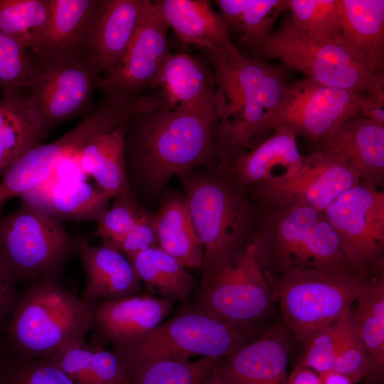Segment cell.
<instances>
[{
  "mask_svg": "<svg viewBox=\"0 0 384 384\" xmlns=\"http://www.w3.org/2000/svg\"><path fill=\"white\" fill-rule=\"evenodd\" d=\"M247 48L257 59H277L288 70H297L323 85L365 95L384 92V74L371 72L335 40L301 31L289 17Z\"/></svg>",
  "mask_w": 384,
  "mask_h": 384,
  "instance_id": "cell-7",
  "label": "cell"
},
{
  "mask_svg": "<svg viewBox=\"0 0 384 384\" xmlns=\"http://www.w3.org/2000/svg\"><path fill=\"white\" fill-rule=\"evenodd\" d=\"M284 0H244L233 26L242 33V43L249 48L267 37L279 15L284 11Z\"/></svg>",
  "mask_w": 384,
  "mask_h": 384,
  "instance_id": "cell-40",
  "label": "cell"
},
{
  "mask_svg": "<svg viewBox=\"0 0 384 384\" xmlns=\"http://www.w3.org/2000/svg\"><path fill=\"white\" fill-rule=\"evenodd\" d=\"M50 0H0V31L35 53L47 32Z\"/></svg>",
  "mask_w": 384,
  "mask_h": 384,
  "instance_id": "cell-33",
  "label": "cell"
},
{
  "mask_svg": "<svg viewBox=\"0 0 384 384\" xmlns=\"http://www.w3.org/2000/svg\"><path fill=\"white\" fill-rule=\"evenodd\" d=\"M287 70L275 65L243 96L234 121L220 119L218 143L223 166L228 168L238 154L252 148L265 115L278 103L289 84Z\"/></svg>",
  "mask_w": 384,
  "mask_h": 384,
  "instance_id": "cell-20",
  "label": "cell"
},
{
  "mask_svg": "<svg viewBox=\"0 0 384 384\" xmlns=\"http://www.w3.org/2000/svg\"><path fill=\"white\" fill-rule=\"evenodd\" d=\"M360 178L341 157L315 150L294 172L272 177L245 190L262 207L306 205L324 211Z\"/></svg>",
  "mask_w": 384,
  "mask_h": 384,
  "instance_id": "cell-12",
  "label": "cell"
},
{
  "mask_svg": "<svg viewBox=\"0 0 384 384\" xmlns=\"http://www.w3.org/2000/svg\"><path fill=\"white\" fill-rule=\"evenodd\" d=\"M113 203L98 220L96 234L102 243L114 247L137 221L143 209L134 193L115 197Z\"/></svg>",
  "mask_w": 384,
  "mask_h": 384,
  "instance_id": "cell-41",
  "label": "cell"
},
{
  "mask_svg": "<svg viewBox=\"0 0 384 384\" xmlns=\"http://www.w3.org/2000/svg\"><path fill=\"white\" fill-rule=\"evenodd\" d=\"M100 78L86 60H33L23 105L41 140L89 107Z\"/></svg>",
  "mask_w": 384,
  "mask_h": 384,
  "instance_id": "cell-10",
  "label": "cell"
},
{
  "mask_svg": "<svg viewBox=\"0 0 384 384\" xmlns=\"http://www.w3.org/2000/svg\"><path fill=\"white\" fill-rule=\"evenodd\" d=\"M149 0H101L88 37L86 60L103 76L118 64L139 27Z\"/></svg>",
  "mask_w": 384,
  "mask_h": 384,
  "instance_id": "cell-18",
  "label": "cell"
},
{
  "mask_svg": "<svg viewBox=\"0 0 384 384\" xmlns=\"http://www.w3.org/2000/svg\"><path fill=\"white\" fill-rule=\"evenodd\" d=\"M297 138L290 129H277L252 148L238 154L228 168L233 181L245 191L272 177L296 171L304 158Z\"/></svg>",
  "mask_w": 384,
  "mask_h": 384,
  "instance_id": "cell-26",
  "label": "cell"
},
{
  "mask_svg": "<svg viewBox=\"0 0 384 384\" xmlns=\"http://www.w3.org/2000/svg\"><path fill=\"white\" fill-rule=\"evenodd\" d=\"M352 309L366 348L370 382L380 381L384 368V274L356 300Z\"/></svg>",
  "mask_w": 384,
  "mask_h": 384,
  "instance_id": "cell-32",
  "label": "cell"
},
{
  "mask_svg": "<svg viewBox=\"0 0 384 384\" xmlns=\"http://www.w3.org/2000/svg\"><path fill=\"white\" fill-rule=\"evenodd\" d=\"M287 384H320V382L318 373L298 365L287 378Z\"/></svg>",
  "mask_w": 384,
  "mask_h": 384,
  "instance_id": "cell-46",
  "label": "cell"
},
{
  "mask_svg": "<svg viewBox=\"0 0 384 384\" xmlns=\"http://www.w3.org/2000/svg\"><path fill=\"white\" fill-rule=\"evenodd\" d=\"M172 308V301L149 293L105 300L95 308L90 344L117 347L132 341L163 322Z\"/></svg>",
  "mask_w": 384,
  "mask_h": 384,
  "instance_id": "cell-17",
  "label": "cell"
},
{
  "mask_svg": "<svg viewBox=\"0 0 384 384\" xmlns=\"http://www.w3.org/2000/svg\"><path fill=\"white\" fill-rule=\"evenodd\" d=\"M26 48L0 31V89L3 97L27 90L33 70V60Z\"/></svg>",
  "mask_w": 384,
  "mask_h": 384,
  "instance_id": "cell-39",
  "label": "cell"
},
{
  "mask_svg": "<svg viewBox=\"0 0 384 384\" xmlns=\"http://www.w3.org/2000/svg\"><path fill=\"white\" fill-rule=\"evenodd\" d=\"M287 327L276 324L220 361L217 370L233 384H287Z\"/></svg>",
  "mask_w": 384,
  "mask_h": 384,
  "instance_id": "cell-21",
  "label": "cell"
},
{
  "mask_svg": "<svg viewBox=\"0 0 384 384\" xmlns=\"http://www.w3.org/2000/svg\"><path fill=\"white\" fill-rule=\"evenodd\" d=\"M365 96L306 78L294 81L287 85L278 103L265 115L256 139L285 128L315 145L340 122L358 116Z\"/></svg>",
  "mask_w": 384,
  "mask_h": 384,
  "instance_id": "cell-11",
  "label": "cell"
},
{
  "mask_svg": "<svg viewBox=\"0 0 384 384\" xmlns=\"http://www.w3.org/2000/svg\"><path fill=\"white\" fill-rule=\"evenodd\" d=\"M343 159L361 182L379 188L384 183V125L362 117L340 122L315 144Z\"/></svg>",
  "mask_w": 384,
  "mask_h": 384,
  "instance_id": "cell-19",
  "label": "cell"
},
{
  "mask_svg": "<svg viewBox=\"0 0 384 384\" xmlns=\"http://www.w3.org/2000/svg\"><path fill=\"white\" fill-rule=\"evenodd\" d=\"M1 351H0V365H1Z\"/></svg>",
  "mask_w": 384,
  "mask_h": 384,
  "instance_id": "cell-49",
  "label": "cell"
},
{
  "mask_svg": "<svg viewBox=\"0 0 384 384\" xmlns=\"http://www.w3.org/2000/svg\"><path fill=\"white\" fill-rule=\"evenodd\" d=\"M156 216L157 246L185 267L201 268L203 250L185 195L169 193Z\"/></svg>",
  "mask_w": 384,
  "mask_h": 384,
  "instance_id": "cell-29",
  "label": "cell"
},
{
  "mask_svg": "<svg viewBox=\"0 0 384 384\" xmlns=\"http://www.w3.org/2000/svg\"><path fill=\"white\" fill-rule=\"evenodd\" d=\"M336 324L323 329L311 339L304 348L305 352L299 365L312 368L318 374L332 369L336 357Z\"/></svg>",
  "mask_w": 384,
  "mask_h": 384,
  "instance_id": "cell-42",
  "label": "cell"
},
{
  "mask_svg": "<svg viewBox=\"0 0 384 384\" xmlns=\"http://www.w3.org/2000/svg\"><path fill=\"white\" fill-rule=\"evenodd\" d=\"M264 274L273 302L280 306L286 326L305 348L316 334L351 311L356 299L375 283L384 271H305L280 276Z\"/></svg>",
  "mask_w": 384,
  "mask_h": 384,
  "instance_id": "cell-5",
  "label": "cell"
},
{
  "mask_svg": "<svg viewBox=\"0 0 384 384\" xmlns=\"http://www.w3.org/2000/svg\"><path fill=\"white\" fill-rule=\"evenodd\" d=\"M336 357L331 370L347 377L353 384L366 378L368 362L352 310L336 324Z\"/></svg>",
  "mask_w": 384,
  "mask_h": 384,
  "instance_id": "cell-37",
  "label": "cell"
},
{
  "mask_svg": "<svg viewBox=\"0 0 384 384\" xmlns=\"http://www.w3.org/2000/svg\"><path fill=\"white\" fill-rule=\"evenodd\" d=\"M49 358L74 384H128L117 356L85 341L68 344Z\"/></svg>",
  "mask_w": 384,
  "mask_h": 384,
  "instance_id": "cell-30",
  "label": "cell"
},
{
  "mask_svg": "<svg viewBox=\"0 0 384 384\" xmlns=\"http://www.w3.org/2000/svg\"><path fill=\"white\" fill-rule=\"evenodd\" d=\"M156 246V214L142 210L133 228L114 248L129 259L140 252Z\"/></svg>",
  "mask_w": 384,
  "mask_h": 384,
  "instance_id": "cell-43",
  "label": "cell"
},
{
  "mask_svg": "<svg viewBox=\"0 0 384 384\" xmlns=\"http://www.w3.org/2000/svg\"><path fill=\"white\" fill-rule=\"evenodd\" d=\"M292 24L317 38L335 39L338 33L337 0H284Z\"/></svg>",
  "mask_w": 384,
  "mask_h": 384,
  "instance_id": "cell-36",
  "label": "cell"
},
{
  "mask_svg": "<svg viewBox=\"0 0 384 384\" xmlns=\"http://www.w3.org/2000/svg\"><path fill=\"white\" fill-rule=\"evenodd\" d=\"M220 118L186 108L161 107L126 121L124 157L160 188L173 176L221 164L218 143Z\"/></svg>",
  "mask_w": 384,
  "mask_h": 384,
  "instance_id": "cell-1",
  "label": "cell"
},
{
  "mask_svg": "<svg viewBox=\"0 0 384 384\" xmlns=\"http://www.w3.org/2000/svg\"><path fill=\"white\" fill-rule=\"evenodd\" d=\"M323 212L355 269L383 270V191L360 182L341 193Z\"/></svg>",
  "mask_w": 384,
  "mask_h": 384,
  "instance_id": "cell-14",
  "label": "cell"
},
{
  "mask_svg": "<svg viewBox=\"0 0 384 384\" xmlns=\"http://www.w3.org/2000/svg\"><path fill=\"white\" fill-rule=\"evenodd\" d=\"M169 28L186 43L203 50H220L231 57L242 55L233 44L229 26L206 0L155 1Z\"/></svg>",
  "mask_w": 384,
  "mask_h": 384,
  "instance_id": "cell-24",
  "label": "cell"
},
{
  "mask_svg": "<svg viewBox=\"0 0 384 384\" xmlns=\"http://www.w3.org/2000/svg\"><path fill=\"white\" fill-rule=\"evenodd\" d=\"M149 294L171 301H183L191 294L195 281L176 258L158 246L128 259Z\"/></svg>",
  "mask_w": 384,
  "mask_h": 384,
  "instance_id": "cell-31",
  "label": "cell"
},
{
  "mask_svg": "<svg viewBox=\"0 0 384 384\" xmlns=\"http://www.w3.org/2000/svg\"><path fill=\"white\" fill-rule=\"evenodd\" d=\"M16 283L0 263V345L6 328L22 296Z\"/></svg>",
  "mask_w": 384,
  "mask_h": 384,
  "instance_id": "cell-44",
  "label": "cell"
},
{
  "mask_svg": "<svg viewBox=\"0 0 384 384\" xmlns=\"http://www.w3.org/2000/svg\"><path fill=\"white\" fill-rule=\"evenodd\" d=\"M76 251L86 277L82 299H114L139 292L142 282L132 263L116 248L105 243L92 245L80 238Z\"/></svg>",
  "mask_w": 384,
  "mask_h": 384,
  "instance_id": "cell-25",
  "label": "cell"
},
{
  "mask_svg": "<svg viewBox=\"0 0 384 384\" xmlns=\"http://www.w3.org/2000/svg\"><path fill=\"white\" fill-rule=\"evenodd\" d=\"M273 302L270 285L250 244L235 262L199 290L193 310L247 328L267 317Z\"/></svg>",
  "mask_w": 384,
  "mask_h": 384,
  "instance_id": "cell-13",
  "label": "cell"
},
{
  "mask_svg": "<svg viewBox=\"0 0 384 384\" xmlns=\"http://www.w3.org/2000/svg\"><path fill=\"white\" fill-rule=\"evenodd\" d=\"M0 351V384H74L49 358L26 357Z\"/></svg>",
  "mask_w": 384,
  "mask_h": 384,
  "instance_id": "cell-38",
  "label": "cell"
},
{
  "mask_svg": "<svg viewBox=\"0 0 384 384\" xmlns=\"http://www.w3.org/2000/svg\"><path fill=\"white\" fill-rule=\"evenodd\" d=\"M23 92L0 100V174L41 144L23 105Z\"/></svg>",
  "mask_w": 384,
  "mask_h": 384,
  "instance_id": "cell-34",
  "label": "cell"
},
{
  "mask_svg": "<svg viewBox=\"0 0 384 384\" xmlns=\"http://www.w3.org/2000/svg\"><path fill=\"white\" fill-rule=\"evenodd\" d=\"M261 208L251 244L264 272H358L345 256L324 212L306 205Z\"/></svg>",
  "mask_w": 384,
  "mask_h": 384,
  "instance_id": "cell-3",
  "label": "cell"
},
{
  "mask_svg": "<svg viewBox=\"0 0 384 384\" xmlns=\"http://www.w3.org/2000/svg\"><path fill=\"white\" fill-rule=\"evenodd\" d=\"M21 198L58 219L97 222L112 198L97 186L76 179L48 187L42 184Z\"/></svg>",
  "mask_w": 384,
  "mask_h": 384,
  "instance_id": "cell-27",
  "label": "cell"
},
{
  "mask_svg": "<svg viewBox=\"0 0 384 384\" xmlns=\"http://www.w3.org/2000/svg\"><path fill=\"white\" fill-rule=\"evenodd\" d=\"M246 328L192 310L181 312L147 334L114 347L126 374L159 360L189 361L201 356L220 359L247 343Z\"/></svg>",
  "mask_w": 384,
  "mask_h": 384,
  "instance_id": "cell-9",
  "label": "cell"
},
{
  "mask_svg": "<svg viewBox=\"0 0 384 384\" xmlns=\"http://www.w3.org/2000/svg\"><path fill=\"white\" fill-rule=\"evenodd\" d=\"M217 366V365H216ZM200 384H233L228 378L220 374L216 369V366L201 382Z\"/></svg>",
  "mask_w": 384,
  "mask_h": 384,
  "instance_id": "cell-48",
  "label": "cell"
},
{
  "mask_svg": "<svg viewBox=\"0 0 384 384\" xmlns=\"http://www.w3.org/2000/svg\"><path fill=\"white\" fill-rule=\"evenodd\" d=\"M101 0H50L46 34L34 60H86L91 26Z\"/></svg>",
  "mask_w": 384,
  "mask_h": 384,
  "instance_id": "cell-23",
  "label": "cell"
},
{
  "mask_svg": "<svg viewBox=\"0 0 384 384\" xmlns=\"http://www.w3.org/2000/svg\"><path fill=\"white\" fill-rule=\"evenodd\" d=\"M155 87L164 107L198 110L221 119L226 99L220 90L215 75L198 59L186 53H169L159 73Z\"/></svg>",
  "mask_w": 384,
  "mask_h": 384,
  "instance_id": "cell-16",
  "label": "cell"
},
{
  "mask_svg": "<svg viewBox=\"0 0 384 384\" xmlns=\"http://www.w3.org/2000/svg\"><path fill=\"white\" fill-rule=\"evenodd\" d=\"M334 39L371 72L384 74V1L337 0Z\"/></svg>",
  "mask_w": 384,
  "mask_h": 384,
  "instance_id": "cell-22",
  "label": "cell"
},
{
  "mask_svg": "<svg viewBox=\"0 0 384 384\" xmlns=\"http://www.w3.org/2000/svg\"><path fill=\"white\" fill-rule=\"evenodd\" d=\"M75 250L76 241L59 219L25 201L0 215V263L16 284L58 282Z\"/></svg>",
  "mask_w": 384,
  "mask_h": 384,
  "instance_id": "cell-8",
  "label": "cell"
},
{
  "mask_svg": "<svg viewBox=\"0 0 384 384\" xmlns=\"http://www.w3.org/2000/svg\"><path fill=\"white\" fill-rule=\"evenodd\" d=\"M156 95L136 99L106 97L77 126L48 144L23 154L2 174L0 209L11 198L22 197L46 182L61 164L73 159L95 137L112 130L132 115L158 109Z\"/></svg>",
  "mask_w": 384,
  "mask_h": 384,
  "instance_id": "cell-6",
  "label": "cell"
},
{
  "mask_svg": "<svg viewBox=\"0 0 384 384\" xmlns=\"http://www.w3.org/2000/svg\"><path fill=\"white\" fill-rule=\"evenodd\" d=\"M126 121L92 138L73 157L81 170L112 198L133 193L124 157Z\"/></svg>",
  "mask_w": 384,
  "mask_h": 384,
  "instance_id": "cell-28",
  "label": "cell"
},
{
  "mask_svg": "<svg viewBox=\"0 0 384 384\" xmlns=\"http://www.w3.org/2000/svg\"><path fill=\"white\" fill-rule=\"evenodd\" d=\"M318 375L320 384H353L345 375L331 370Z\"/></svg>",
  "mask_w": 384,
  "mask_h": 384,
  "instance_id": "cell-47",
  "label": "cell"
},
{
  "mask_svg": "<svg viewBox=\"0 0 384 384\" xmlns=\"http://www.w3.org/2000/svg\"><path fill=\"white\" fill-rule=\"evenodd\" d=\"M358 116L384 125V92L366 95Z\"/></svg>",
  "mask_w": 384,
  "mask_h": 384,
  "instance_id": "cell-45",
  "label": "cell"
},
{
  "mask_svg": "<svg viewBox=\"0 0 384 384\" xmlns=\"http://www.w3.org/2000/svg\"><path fill=\"white\" fill-rule=\"evenodd\" d=\"M178 176L203 246L201 290L251 244L262 208L220 166L193 169Z\"/></svg>",
  "mask_w": 384,
  "mask_h": 384,
  "instance_id": "cell-2",
  "label": "cell"
},
{
  "mask_svg": "<svg viewBox=\"0 0 384 384\" xmlns=\"http://www.w3.org/2000/svg\"><path fill=\"white\" fill-rule=\"evenodd\" d=\"M169 26L155 1H149L139 27L124 55L97 88L105 97L136 99L154 88L161 66L169 54Z\"/></svg>",
  "mask_w": 384,
  "mask_h": 384,
  "instance_id": "cell-15",
  "label": "cell"
},
{
  "mask_svg": "<svg viewBox=\"0 0 384 384\" xmlns=\"http://www.w3.org/2000/svg\"><path fill=\"white\" fill-rule=\"evenodd\" d=\"M96 304L58 282H43L22 294L5 330L0 349L7 353L49 358L63 346L85 341Z\"/></svg>",
  "mask_w": 384,
  "mask_h": 384,
  "instance_id": "cell-4",
  "label": "cell"
},
{
  "mask_svg": "<svg viewBox=\"0 0 384 384\" xmlns=\"http://www.w3.org/2000/svg\"><path fill=\"white\" fill-rule=\"evenodd\" d=\"M220 361L203 357L194 361H152L129 371L128 384H200Z\"/></svg>",
  "mask_w": 384,
  "mask_h": 384,
  "instance_id": "cell-35",
  "label": "cell"
}]
</instances>
